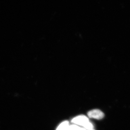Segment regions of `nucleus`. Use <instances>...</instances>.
<instances>
[{
	"label": "nucleus",
	"instance_id": "nucleus-2",
	"mask_svg": "<svg viewBox=\"0 0 130 130\" xmlns=\"http://www.w3.org/2000/svg\"><path fill=\"white\" fill-rule=\"evenodd\" d=\"M88 118H90L101 120L104 117V114L101 110L98 109H94L89 111L88 113Z\"/></svg>",
	"mask_w": 130,
	"mask_h": 130
},
{
	"label": "nucleus",
	"instance_id": "nucleus-3",
	"mask_svg": "<svg viewBox=\"0 0 130 130\" xmlns=\"http://www.w3.org/2000/svg\"><path fill=\"white\" fill-rule=\"evenodd\" d=\"M69 125V122L67 120H65L59 124L56 130H68Z\"/></svg>",
	"mask_w": 130,
	"mask_h": 130
},
{
	"label": "nucleus",
	"instance_id": "nucleus-4",
	"mask_svg": "<svg viewBox=\"0 0 130 130\" xmlns=\"http://www.w3.org/2000/svg\"><path fill=\"white\" fill-rule=\"evenodd\" d=\"M95 130L94 129H93V130Z\"/></svg>",
	"mask_w": 130,
	"mask_h": 130
},
{
	"label": "nucleus",
	"instance_id": "nucleus-1",
	"mask_svg": "<svg viewBox=\"0 0 130 130\" xmlns=\"http://www.w3.org/2000/svg\"><path fill=\"white\" fill-rule=\"evenodd\" d=\"M90 122L88 117L84 115H80L75 117L71 120V123L73 124L82 127L84 128Z\"/></svg>",
	"mask_w": 130,
	"mask_h": 130
}]
</instances>
